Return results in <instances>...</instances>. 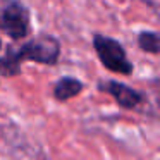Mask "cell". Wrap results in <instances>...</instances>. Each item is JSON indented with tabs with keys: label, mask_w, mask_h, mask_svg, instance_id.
Segmentation results:
<instances>
[{
	"label": "cell",
	"mask_w": 160,
	"mask_h": 160,
	"mask_svg": "<svg viewBox=\"0 0 160 160\" xmlns=\"http://www.w3.org/2000/svg\"><path fill=\"white\" fill-rule=\"evenodd\" d=\"M60 57V43L52 35H40L28 40L21 47L7 45L0 60V71L4 78L18 76L21 72V64L33 60L45 66H55Z\"/></svg>",
	"instance_id": "obj_1"
},
{
	"label": "cell",
	"mask_w": 160,
	"mask_h": 160,
	"mask_svg": "<svg viewBox=\"0 0 160 160\" xmlns=\"http://www.w3.org/2000/svg\"><path fill=\"white\" fill-rule=\"evenodd\" d=\"M93 47L97 55L100 57L102 64L107 67L108 71L117 74H124L129 76L132 72V64L129 62L126 50L117 40L110 38V36L95 33L93 35Z\"/></svg>",
	"instance_id": "obj_2"
},
{
	"label": "cell",
	"mask_w": 160,
	"mask_h": 160,
	"mask_svg": "<svg viewBox=\"0 0 160 160\" xmlns=\"http://www.w3.org/2000/svg\"><path fill=\"white\" fill-rule=\"evenodd\" d=\"M2 31L12 40H22L31 31L29 9L19 0H11L2 7Z\"/></svg>",
	"instance_id": "obj_3"
},
{
	"label": "cell",
	"mask_w": 160,
	"mask_h": 160,
	"mask_svg": "<svg viewBox=\"0 0 160 160\" xmlns=\"http://www.w3.org/2000/svg\"><path fill=\"white\" fill-rule=\"evenodd\" d=\"M98 90L108 93L114 97V100L121 105L122 108H134L138 107V103L143 100L141 93L136 90H132L128 84L117 83V81H102L98 84Z\"/></svg>",
	"instance_id": "obj_4"
},
{
	"label": "cell",
	"mask_w": 160,
	"mask_h": 160,
	"mask_svg": "<svg viewBox=\"0 0 160 160\" xmlns=\"http://www.w3.org/2000/svg\"><path fill=\"white\" fill-rule=\"evenodd\" d=\"M83 91V83L76 78H69L64 76L53 86V97L59 102H66L69 98H74L76 95H79Z\"/></svg>",
	"instance_id": "obj_5"
},
{
	"label": "cell",
	"mask_w": 160,
	"mask_h": 160,
	"mask_svg": "<svg viewBox=\"0 0 160 160\" xmlns=\"http://www.w3.org/2000/svg\"><path fill=\"white\" fill-rule=\"evenodd\" d=\"M138 45L146 53H160V33L141 31L138 35Z\"/></svg>",
	"instance_id": "obj_6"
}]
</instances>
